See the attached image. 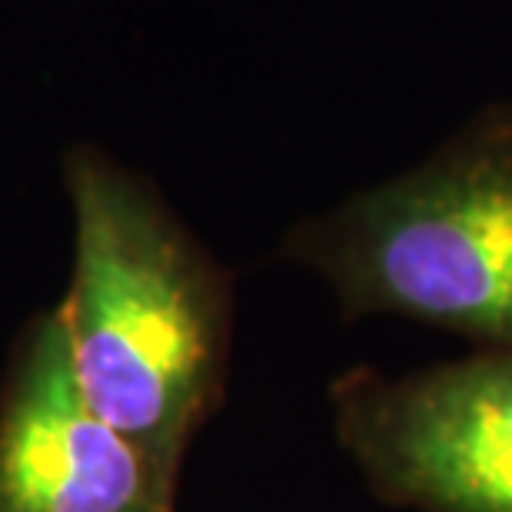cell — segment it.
I'll use <instances>...</instances> for the list:
<instances>
[{"label":"cell","instance_id":"1","mask_svg":"<svg viewBox=\"0 0 512 512\" xmlns=\"http://www.w3.org/2000/svg\"><path fill=\"white\" fill-rule=\"evenodd\" d=\"M64 183L74 276L57 310L77 386L110 426L180 466L220 373V280L157 193L104 150H67Z\"/></svg>","mask_w":512,"mask_h":512},{"label":"cell","instance_id":"2","mask_svg":"<svg viewBox=\"0 0 512 512\" xmlns=\"http://www.w3.org/2000/svg\"><path fill=\"white\" fill-rule=\"evenodd\" d=\"M290 253L350 306L512 346V117L306 223Z\"/></svg>","mask_w":512,"mask_h":512},{"label":"cell","instance_id":"3","mask_svg":"<svg viewBox=\"0 0 512 512\" xmlns=\"http://www.w3.org/2000/svg\"><path fill=\"white\" fill-rule=\"evenodd\" d=\"M177 466L80 393L60 310L24 336L0 403V512H173Z\"/></svg>","mask_w":512,"mask_h":512},{"label":"cell","instance_id":"4","mask_svg":"<svg viewBox=\"0 0 512 512\" xmlns=\"http://www.w3.org/2000/svg\"><path fill=\"white\" fill-rule=\"evenodd\" d=\"M343 436L393 496L429 512H512V356L343 403Z\"/></svg>","mask_w":512,"mask_h":512}]
</instances>
